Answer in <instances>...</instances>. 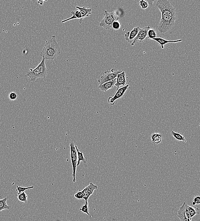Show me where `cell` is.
I'll return each mask as SVG.
<instances>
[{
  "instance_id": "277c9868",
  "label": "cell",
  "mask_w": 200,
  "mask_h": 221,
  "mask_svg": "<svg viewBox=\"0 0 200 221\" xmlns=\"http://www.w3.org/2000/svg\"><path fill=\"white\" fill-rule=\"evenodd\" d=\"M70 157L72 167L73 170V183L76 182V171H77V164L78 158L77 151L75 147V144L74 142L71 141L70 144Z\"/></svg>"
},
{
  "instance_id": "4dcf8cb0",
  "label": "cell",
  "mask_w": 200,
  "mask_h": 221,
  "mask_svg": "<svg viewBox=\"0 0 200 221\" xmlns=\"http://www.w3.org/2000/svg\"><path fill=\"white\" fill-rule=\"evenodd\" d=\"M177 216L179 218L181 221H192V220L190 219H187V218H186L184 216L180 214H177Z\"/></svg>"
},
{
  "instance_id": "f546056e",
  "label": "cell",
  "mask_w": 200,
  "mask_h": 221,
  "mask_svg": "<svg viewBox=\"0 0 200 221\" xmlns=\"http://www.w3.org/2000/svg\"><path fill=\"white\" fill-rule=\"evenodd\" d=\"M84 194L82 191H79L74 195V197L78 200L83 199Z\"/></svg>"
},
{
  "instance_id": "e0dca14e",
  "label": "cell",
  "mask_w": 200,
  "mask_h": 221,
  "mask_svg": "<svg viewBox=\"0 0 200 221\" xmlns=\"http://www.w3.org/2000/svg\"><path fill=\"white\" fill-rule=\"evenodd\" d=\"M72 16L71 17H70V18H68L64 20H62L61 21V23H64L65 22H67V21H70V20H72L74 19H78L79 20V21L82 18L81 14L80 12L79 11L77 10L76 11H72L71 12Z\"/></svg>"
},
{
  "instance_id": "83f0119b",
  "label": "cell",
  "mask_w": 200,
  "mask_h": 221,
  "mask_svg": "<svg viewBox=\"0 0 200 221\" xmlns=\"http://www.w3.org/2000/svg\"><path fill=\"white\" fill-rule=\"evenodd\" d=\"M139 4L141 8L143 10H145L148 8L149 6V4L147 1H144V0H141V1H140Z\"/></svg>"
},
{
  "instance_id": "9c48e42d",
  "label": "cell",
  "mask_w": 200,
  "mask_h": 221,
  "mask_svg": "<svg viewBox=\"0 0 200 221\" xmlns=\"http://www.w3.org/2000/svg\"><path fill=\"white\" fill-rule=\"evenodd\" d=\"M140 28L139 27H135L131 31H128L125 34V39L128 42L132 44L138 35Z\"/></svg>"
},
{
  "instance_id": "30bf717a",
  "label": "cell",
  "mask_w": 200,
  "mask_h": 221,
  "mask_svg": "<svg viewBox=\"0 0 200 221\" xmlns=\"http://www.w3.org/2000/svg\"><path fill=\"white\" fill-rule=\"evenodd\" d=\"M26 77H29L30 78V82H34L37 79L42 78L40 71L37 67L35 69H29V71H27L25 75Z\"/></svg>"
},
{
  "instance_id": "4316f807",
  "label": "cell",
  "mask_w": 200,
  "mask_h": 221,
  "mask_svg": "<svg viewBox=\"0 0 200 221\" xmlns=\"http://www.w3.org/2000/svg\"><path fill=\"white\" fill-rule=\"evenodd\" d=\"M88 202L86 203L85 205H84L82 206V207L80 208V210L82 212L85 213V214H86L88 215H90L89 213V209H88Z\"/></svg>"
},
{
  "instance_id": "484cf974",
  "label": "cell",
  "mask_w": 200,
  "mask_h": 221,
  "mask_svg": "<svg viewBox=\"0 0 200 221\" xmlns=\"http://www.w3.org/2000/svg\"><path fill=\"white\" fill-rule=\"evenodd\" d=\"M121 27V23L119 22V20H116L113 22L112 26V28L114 30L117 31L119 30Z\"/></svg>"
},
{
  "instance_id": "cb8c5ba5",
  "label": "cell",
  "mask_w": 200,
  "mask_h": 221,
  "mask_svg": "<svg viewBox=\"0 0 200 221\" xmlns=\"http://www.w3.org/2000/svg\"><path fill=\"white\" fill-rule=\"evenodd\" d=\"M157 36V33L155 30L150 29L148 31L147 38L150 40H153L156 38Z\"/></svg>"
},
{
  "instance_id": "5b68a950",
  "label": "cell",
  "mask_w": 200,
  "mask_h": 221,
  "mask_svg": "<svg viewBox=\"0 0 200 221\" xmlns=\"http://www.w3.org/2000/svg\"><path fill=\"white\" fill-rule=\"evenodd\" d=\"M122 71L116 69H111L110 70H107L105 71L104 74L100 77L98 80V82L99 85H102L106 82H109L116 78L117 75L121 72Z\"/></svg>"
},
{
  "instance_id": "4fadbf2b",
  "label": "cell",
  "mask_w": 200,
  "mask_h": 221,
  "mask_svg": "<svg viewBox=\"0 0 200 221\" xmlns=\"http://www.w3.org/2000/svg\"><path fill=\"white\" fill-rule=\"evenodd\" d=\"M152 40L159 44L161 46L162 49H164V48L165 45L167 44L181 42L183 41L182 39L175 40V41H168V40H166V39L161 38V37H156Z\"/></svg>"
},
{
  "instance_id": "6da1fadb",
  "label": "cell",
  "mask_w": 200,
  "mask_h": 221,
  "mask_svg": "<svg viewBox=\"0 0 200 221\" xmlns=\"http://www.w3.org/2000/svg\"><path fill=\"white\" fill-rule=\"evenodd\" d=\"M156 7L160 11L161 18L158 29L161 33H165L175 25L177 18L175 9L168 0L155 1Z\"/></svg>"
},
{
  "instance_id": "8fae6325",
  "label": "cell",
  "mask_w": 200,
  "mask_h": 221,
  "mask_svg": "<svg viewBox=\"0 0 200 221\" xmlns=\"http://www.w3.org/2000/svg\"><path fill=\"white\" fill-rule=\"evenodd\" d=\"M116 83L115 86L117 87L116 89L125 86L126 83L125 72L123 71L118 74L116 78Z\"/></svg>"
},
{
  "instance_id": "603a6c76",
  "label": "cell",
  "mask_w": 200,
  "mask_h": 221,
  "mask_svg": "<svg viewBox=\"0 0 200 221\" xmlns=\"http://www.w3.org/2000/svg\"><path fill=\"white\" fill-rule=\"evenodd\" d=\"M17 198L18 200L20 202L24 203H27L28 197L25 192L18 194Z\"/></svg>"
},
{
  "instance_id": "7a4b0ae2",
  "label": "cell",
  "mask_w": 200,
  "mask_h": 221,
  "mask_svg": "<svg viewBox=\"0 0 200 221\" xmlns=\"http://www.w3.org/2000/svg\"><path fill=\"white\" fill-rule=\"evenodd\" d=\"M61 54L60 45L56 40V36L53 35L46 44L41 51L40 55L45 60H53L56 58Z\"/></svg>"
},
{
  "instance_id": "7402d4cb",
  "label": "cell",
  "mask_w": 200,
  "mask_h": 221,
  "mask_svg": "<svg viewBox=\"0 0 200 221\" xmlns=\"http://www.w3.org/2000/svg\"><path fill=\"white\" fill-rule=\"evenodd\" d=\"M171 134L176 140L179 141H183L185 143L186 142V140L185 139V137L180 133L175 132L174 131H171Z\"/></svg>"
},
{
  "instance_id": "d6986e66",
  "label": "cell",
  "mask_w": 200,
  "mask_h": 221,
  "mask_svg": "<svg viewBox=\"0 0 200 221\" xmlns=\"http://www.w3.org/2000/svg\"><path fill=\"white\" fill-rule=\"evenodd\" d=\"M151 140L155 144H159L163 140V136L158 133H154L151 137Z\"/></svg>"
},
{
  "instance_id": "d4e9b609",
  "label": "cell",
  "mask_w": 200,
  "mask_h": 221,
  "mask_svg": "<svg viewBox=\"0 0 200 221\" xmlns=\"http://www.w3.org/2000/svg\"><path fill=\"white\" fill-rule=\"evenodd\" d=\"M34 188V186L28 187H21L19 186H17V189L16 190L17 191H18V194H21V193H23V192H25L26 190H27Z\"/></svg>"
},
{
  "instance_id": "5bb4252c",
  "label": "cell",
  "mask_w": 200,
  "mask_h": 221,
  "mask_svg": "<svg viewBox=\"0 0 200 221\" xmlns=\"http://www.w3.org/2000/svg\"><path fill=\"white\" fill-rule=\"evenodd\" d=\"M116 78L112 81L106 82L103 84L98 86L99 88L103 92H106L109 89L112 88L116 83Z\"/></svg>"
},
{
  "instance_id": "d6a6232c",
  "label": "cell",
  "mask_w": 200,
  "mask_h": 221,
  "mask_svg": "<svg viewBox=\"0 0 200 221\" xmlns=\"http://www.w3.org/2000/svg\"><path fill=\"white\" fill-rule=\"evenodd\" d=\"M45 1H37V3L39 5L42 6L44 4V2Z\"/></svg>"
},
{
  "instance_id": "8992f818",
  "label": "cell",
  "mask_w": 200,
  "mask_h": 221,
  "mask_svg": "<svg viewBox=\"0 0 200 221\" xmlns=\"http://www.w3.org/2000/svg\"><path fill=\"white\" fill-rule=\"evenodd\" d=\"M129 85L127 84L124 86L118 89H116L115 93L113 97H110L108 99V103L111 105H114L115 103V102L118 99L122 98L125 92L128 90Z\"/></svg>"
},
{
  "instance_id": "ac0fdd59",
  "label": "cell",
  "mask_w": 200,
  "mask_h": 221,
  "mask_svg": "<svg viewBox=\"0 0 200 221\" xmlns=\"http://www.w3.org/2000/svg\"><path fill=\"white\" fill-rule=\"evenodd\" d=\"M75 147H76L77 154L78 162L77 166L79 165L81 162H83L84 163H87V160H88L87 158L84 156L83 152H80L77 145H75Z\"/></svg>"
},
{
  "instance_id": "44dd1931",
  "label": "cell",
  "mask_w": 200,
  "mask_h": 221,
  "mask_svg": "<svg viewBox=\"0 0 200 221\" xmlns=\"http://www.w3.org/2000/svg\"><path fill=\"white\" fill-rule=\"evenodd\" d=\"M7 200H8V199L7 197L0 199V213L3 210H6V209L10 210V206H9L7 204Z\"/></svg>"
},
{
  "instance_id": "1f68e13d",
  "label": "cell",
  "mask_w": 200,
  "mask_h": 221,
  "mask_svg": "<svg viewBox=\"0 0 200 221\" xmlns=\"http://www.w3.org/2000/svg\"><path fill=\"white\" fill-rule=\"evenodd\" d=\"M193 202H194L196 205L200 204V197L199 196H196L194 197L193 199Z\"/></svg>"
},
{
  "instance_id": "3957f363",
  "label": "cell",
  "mask_w": 200,
  "mask_h": 221,
  "mask_svg": "<svg viewBox=\"0 0 200 221\" xmlns=\"http://www.w3.org/2000/svg\"><path fill=\"white\" fill-rule=\"evenodd\" d=\"M120 18L115 12H108L104 10V17L101 20L99 24V27H103L106 30L112 28V26L115 21L119 20Z\"/></svg>"
},
{
  "instance_id": "9a60e30c",
  "label": "cell",
  "mask_w": 200,
  "mask_h": 221,
  "mask_svg": "<svg viewBox=\"0 0 200 221\" xmlns=\"http://www.w3.org/2000/svg\"><path fill=\"white\" fill-rule=\"evenodd\" d=\"M37 67L38 68L40 74L42 75V78H46L47 73H48V70L46 67L45 60L42 58V59L41 62L38 65Z\"/></svg>"
},
{
  "instance_id": "ffe728a7",
  "label": "cell",
  "mask_w": 200,
  "mask_h": 221,
  "mask_svg": "<svg viewBox=\"0 0 200 221\" xmlns=\"http://www.w3.org/2000/svg\"><path fill=\"white\" fill-rule=\"evenodd\" d=\"M187 209L191 219L194 216L199 214L200 209L198 207H193L187 205Z\"/></svg>"
},
{
  "instance_id": "7c38bea8",
  "label": "cell",
  "mask_w": 200,
  "mask_h": 221,
  "mask_svg": "<svg viewBox=\"0 0 200 221\" xmlns=\"http://www.w3.org/2000/svg\"><path fill=\"white\" fill-rule=\"evenodd\" d=\"M76 8L78 9L81 14L82 18L79 21L80 24H82L83 20L85 18L89 16L92 13V10L89 7H79V6H76Z\"/></svg>"
},
{
  "instance_id": "ba28073f",
  "label": "cell",
  "mask_w": 200,
  "mask_h": 221,
  "mask_svg": "<svg viewBox=\"0 0 200 221\" xmlns=\"http://www.w3.org/2000/svg\"><path fill=\"white\" fill-rule=\"evenodd\" d=\"M97 188L98 186L97 185H95L92 182H90L88 186L82 190L84 194L83 199L85 200L86 203L88 202V199L90 196L93 194L94 191Z\"/></svg>"
},
{
  "instance_id": "2e32d148",
  "label": "cell",
  "mask_w": 200,
  "mask_h": 221,
  "mask_svg": "<svg viewBox=\"0 0 200 221\" xmlns=\"http://www.w3.org/2000/svg\"><path fill=\"white\" fill-rule=\"evenodd\" d=\"M187 204L185 202H184L183 205L182 206L180 207V209L178 210L177 212V214H180L184 216L186 218L188 219H190V214H189V211H188V209H187Z\"/></svg>"
},
{
  "instance_id": "52a82bcc",
  "label": "cell",
  "mask_w": 200,
  "mask_h": 221,
  "mask_svg": "<svg viewBox=\"0 0 200 221\" xmlns=\"http://www.w3.org/2000/svg\"><path fill=\"white\" fill-rule=\"evenodd\" d=\"M150 29H151L150 26L145 27L143 28H140L137 37L134 41L131 44V45L134 46L138 42L141 43L147 40V39L148 31Z\"/></svg>"
},
{
  "instance_id": "f1b7e54d",
  "label": "cell",
  "mask_w": 200,
  "mask_h": 221,
  "mask_svg": "<svg viewBox=\"0 0 200 221\" xmlns=\"http://www.w3.org/2000/svg\"><path fill=\"white\" fill-rule=\"evenodd\" d=\"M18 95L14 92H11L9 95V98L12 101H14L18 98Z\"/></svg>"
}]
</instances>
